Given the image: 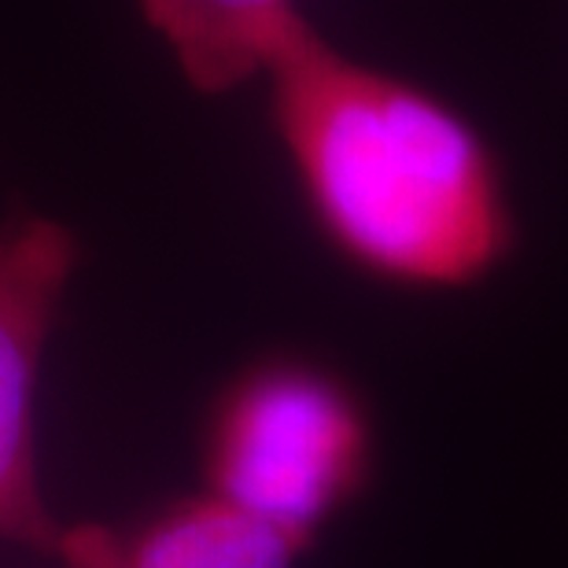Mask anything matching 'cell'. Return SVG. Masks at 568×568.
<instances>
[{
    "label": "cell",
    "instance_id": "1",
    "mask_svg": "<svg viewBox=\"0 0 568 568\" xmlns=\"http://www.w3.org/2000/svg\"><path fill=\"white\" fill-rule=\"evenodd\" d=\"M270 122L322 241L381 284L465 292L517 252L495 144L432 89L300 19L270 55Z\"/></svg>",
    "mask_w": 568,
    "mask_h": 568
},
{
    "label": "cell",
    "instance_id": "2",
    "mask_svg": "<svg viewBox=\"0 0 568 568\" xmlns=\"http://www.w3.org/2000/svg\"><path fill=\"white\" fill-rule=\"evenodd\" d=\"M200 465L203 491L306 550L373 484L377 428L344 373L266 355L211 403Z\"/></svg>",
    "mask_w": 568,
    "mask_h": 568
},
{
    "label": "cell",
    "instance_id": "3",
    "mask_svg": "<svg viewBox=\"0 0 568 568\" xmlns=\"http://www.w3.org/2000/svg\"><path fill=\"white\" fill-rule=\"evenodd\" d=\"M82 244L49 214L0 225V542L55 558L63 528L38 480V377Z\"/></svg>",
    "mask_w": 568,
    "mask_h": 568
},
{
    "label": "cell",
    "instance_id": "4",
    "mask_svg": "<svg viewBox=\"0 0 568 568\" xmlns=\"http://www.w3.org/2000/svg\"><path fill=\"white\" fill-rule=\"evenodd\" d=\"M300 547L200 487L133 528L67 525L60 568H295Z\"/></svg>",
    "mask_w": 568,
    "mask_h": 568
},
{
    "label": "cell",
    "instance_id": "5",
    "mask_svg": "<svg viewBox=\"0 0 568 568\" xmlns=\"http://www.w3.org/2000/svg\"><path fill=\"white\" fill-rule=\"evenodd\" d=\"M144 27L166 44L200 97H225L263 78L300 0H138Z\"/></svg>",
    "mask_w": 568,
    "mask_h": 568
}]
</instances>
